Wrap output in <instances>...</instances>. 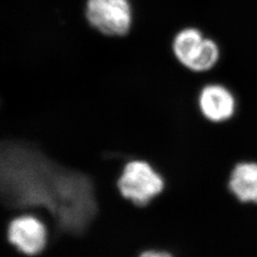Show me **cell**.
I'll list each match as a JSON object with an SVG mask.
<instances>
[{"instance_id": "6da1fadb", "label": "cell", "mask_w": 257, "mask_h": 257, "mask_svg": "<svg viewBox=\"0 0 257 257\" xmlns=\"http://www.w3.org/2000/svg\"><path fill=\"white\" fill-rule=\"evenodd\" d=\"M1 193L10 209H43L59 233L75 237L90 229L99 210L91 177L24 142L1 145Z\"/></svg>"}, {"instance_id": "7a4b0ae2", "label": "cell", "mask_w": 257, "mask_h": 257, "mask_svg": "<svg viewBox=\"0 0 257 257\" xmlns=\"http://www.w3.org/2000/svg\"><path fill=\"white\" fill-rule=\"evenodd\" d=\"M116 186L126 200L136 207H146L164 191L165 181L149 162L134 159L123 167Z\"/></svg>"}, {"instance_id": "3957f363", "label": "cell", "mask_w": 257, "mask_h": 257, "mask_svg": "<svg viewBox=\"0 0 257 257\" xmlns=\"http://www.w3.org/2000/svg\"><path fill=\"white\" fill-rule=\"evenodd\" d=\"M173 52L180 64L195 73L210 71L220 56L217 44L196 28H185L175 35Z\"/></svg>"}, {"instance_id": "277c9868", "label": "cell", "mask_w": 257, "mask_h": 257, "mask_svg": "<svg viewBox=\"0 0 257 257\" xmlns=\"http://www.w3.org/2000/svg\"><path fill=\"white\" fill-rule=\"evenodd\" d=\"M85 17L93 29L107 37H125L133 25L128 0H87Z\"/></svg>"}, {"instance_id": "5b68a950", "label": "cell", "mask_w": 257, "mask_h": 257, "mask_svg": "<svg viewBox=\"0 0 257 257\" xmlns=\"http://www.w3.org/2000/svg\"><path fill=\"white\" fill-rule=\"evenodd\" d=\"M48 235L45 224L31 214H22L13 218L7 228L10 244L27 256L38 255L46 249Z\"/></svg>"}, {"instance_id": "8992f818", "label": "cell", "mask_w": 257, "mask_h": 257, "mask_svg": "<svg viewBox=\"0 0 257 257\" xmlns=\"http://www.w3.org/2000/svg\"><path fill=\"white\" fill-rule=\"evenodd\" d=\"M198 105L205 118L219 123L230 119L235 111V98L224 86L207 85L199 93Z\"/></svg>"}, {"instance_id": "52a82bcc", "label": "cell", "mask_w": 257, "mask_h": 257, "mask_svg": "<svg viewBox=\"0 0 257 257\" xmlns=\"http://www.w3.org/2000/svg\"><path fill=\"white\" fill-rule=\"evenodd\" d=\"M230 192L241 202L257 203V164L244 162L235 166L229 182Z\"/></svg>"}, {"instance_id": "ba28073f", "label": "cell", "mask_w": 257, "mask_h": 257, "mask_svg": "<svg viewBox=\"0 0 257 257\" xmlns=\"http://www.w3.org/2000/svg\"><path fill=\"white\" fill-rule=\"evenodd\" d=\"M138 257H174V255L166 250L160 249H147L142 251Z\"/></svg>"}]
</instances>
